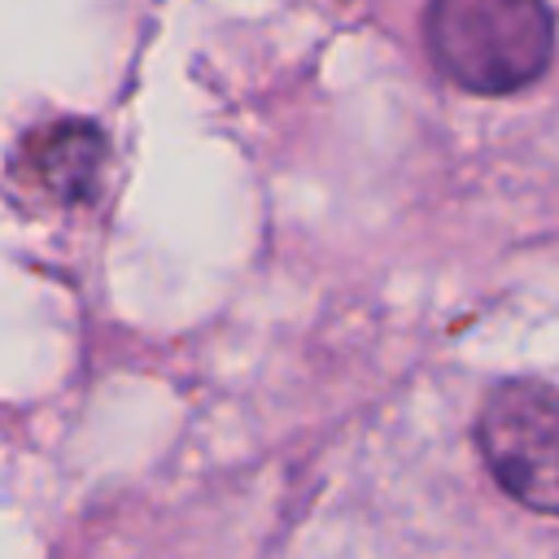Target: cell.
I'll list each match as a JSON object with an SVG mask.
<instances>
[{"label":"cell","mask_w":559,"mask_h":559,"mask_svg":"<svg viewBox=\"0 0 559 559\" xmlns=\"http://www.w3.org/2000/svg\"><path fill=\"white\" fill-rule=\"evenodd\" d=\"M424 35L445 79L489 96L528 87L555 48L546 0H432Z\"/></svg>","instance_id":"obj_1"},{"label":"cell","mask_w":559,"mask_h":559,"mask_svg":"<svg viewBox=\"0 0 559 559\" xmlns=\"http://www.w3.org/2000/svg\"><path fill=\"white\" fill-rule=\"evenodd\" d=\"M493 480L537 515L559 511V402L546 380L498 384L476 424Z\"/></svg>","instance_id":"obj_2"},{"label":"cell","mask_w":559,"mask_h":559,"mask_svg":"<svg viewBox=\"0 0 559 559\" xmlns=\"http://www.w3.org/2000/svg\"><path fill=\"white\" fill-rule=\"evenodd\" d=\"M100 170V135L79 122H61L52 131L31 135L17 175L35 197L52 201H83Z\"/></svg>","instance_id":"obj_3"}]
</instances>
